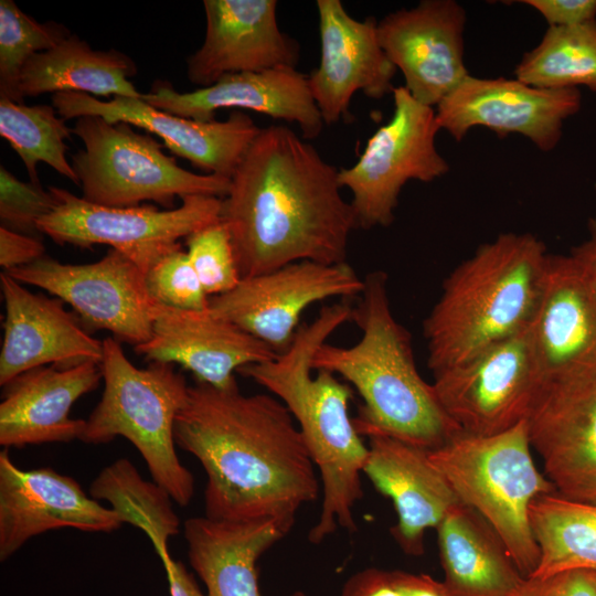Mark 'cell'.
<instances>
[{"instance_id": "15", "label": "cell", "mask_w": 596, "mask_h": 596, "mask_svg": "<svg viewBox=\"0 0 596 596\" xmlns=\"http://www.w3.org/2000/svg\"><path fill=\"white\" fill-rule=\"evenodd\" d=\"M525 422L555 493L596 503V369L543 383Z\"/></svg>"}, {"instance_id": "20", "label": "cell", "mask_w": 596, "mask_h": 596, "mask_svg": "<svg viewBox=\"0 0 596 596\" xmlns=\"http://www.w3.org/2000/svg\"><path fill=\"white\" fill-rule=\"evenodd\" d=\"M276 0H204L205 36L187 58V75L200 88L244 72L296 67L299 44L280 31Z\"/></svg>"}, {"instance_id": "25", "label": "cell", "mask_w": 596, "mask_h": 596, "mask_svg": "<svg viewBox=\"0 0 596 596\" xmlns=\"http://www.w3.org/2000/svg\"><path fill=\"white\" fill-rule=\"evenodd\" d=\"M368 438L363 473L393 502L397 514L393 539L405 554L421 556L425 532L436 529L460 501L427 449L384 435Z\"/></svg>"}, {"instance_id": "34", "label": "cell", "mask_w": 596, "mask_h": 596, "mask_svg": "<svg viewBox=\"0 0 596 596\" xmlns=\"http://www.w3.org/2000/svg\"><path fill=\"white\" fill-rule=\"evenodd\" d=\"M57 22H38L14 1H0V98L23 103L20 75L35 54L49 51L70 36Z\"/></svg>"}, {"instance_id": "40", "label": "cell", "mask_w": 596, "mask_h": 596, "mask_svg": "<svg viewBox=\"0 0 596 596\" xmlns=\"http://www.w3.org/2000/svg\"><path fill=\"white\" fill-rule=\"evenodd\" d=\"M536 10L549 28L572 26L596 20V0H523Z\"/></svg>"}, {"instance_id": "39", "label": "cell", "mask_w": 596, "mask_h": 596, "mask_svg": "<svg viewBox=\"0 0 596 596\" xmlns=\"http://www.w3.org/2000/svg\"><path fill=\"white\" fill-rule=\"evenodd\" d=\"M513 596H596V571L568 570L530 577Z\"/></svg>"}, {"instance_id": "13", "label": "cell", "mask_w": 596, "mask_h": 596, "mask_svg": "<svg viewBox=\"0 0 596 596\" xmlns=\"http://www.w3.org/2000/svg\"><path fill=\"white\" fill-rule=\"evenodd\" d=\"M363 286V279L347 262H297L241 278L231 291L209 297V311L279 354L291 344L307 308L329 298L359 297Z\"/></svg>"}, {"instance_id": "2", "label": "cell", "mask_w": 596, "mask_h": 596, "mask_svg": "<svg viewBox=\"0 0 596 596\" xmlns=\"http://www.w3.org/2000/svg\"><path fill=\"white\" fill-rule=\"evenodd\" d=\"M338 173L288 127L262 128L222 199L221 222L242 278L297 262H347L358 223Z\"/></svg>"}, {"instance_id": "19", "label": "cell", "mask_w": 596, "mask_h": 596, "mask_svg": "<svg viewBox=\"0 0 596 596\" xmlns=\"http://www.w3.org/2000/svg\"><path fill=\"white\" fill-rule=\"evenodd\" d=\"M320 62L308 84L324 125L351 118L355 92L381 99L392 93L396 67L384 53L377 22L352 18L340 0H318Z\"/></svg>"}, {"instance_id": "14", "label": "cell", "mask_w": 596, "mask_h": 596, "mask_svg": "<svg viewBox=\"0 0 596 596\" xmlns=\"http://www.w3.org/2000/svg\"><path fill=\"white\" fill-rule=\"evenodd\" d=\"M582 105L577 88L545 89L519 79L480 78L468 75L436 106L440 130L460 141L475 127L499 138L519 134L542 151L553 150L564 121Z\"/></svg>"}, {"instance_id": "11", "label": "cell", "mask_w": 596, "mask_h": 596, "mask_svg": "<svg viewBox=\"0 0 596 596\" xmlns=\"http://www.w3.org/2000/svg\"><path fill=\"white\" fill-rule=\"evenodd\" d=\"M439 404L461 432L489 436L526 421L543 385L530 324L433 374Z\"/></svg>"}, {"instance_id": "10", "label": "cell", "mask_w": 596, "mask_h": 596, "mask_svg": "<svg viewBox=\"0 0 596 596\" xmlns=\"http://www.w3.org/2000/svg\"><path fill=\"white\" fill-rule=\"evenodd\" d=\"M392 94V118L368 140L359 160L338 173L340 187L352 193L358 227L365 230L392 224L408 181L432 182L449 171L436 148L440 128L435 108L417 102L404 86Z\"/></svg>"}, {"instance_id": "22", "label": "cell", "mask_w": 596, "mask_h": 596, "mask_svg": "<svg viewBox=\"0 0 596 596\" xmlns=\"http://www.w3.org/2000/svg\"><path fill=\"white\" fill-rule=\"evenodd\" d=\"M530 333L543 383L596 369V299L572 254H550Z\"/></svg>"}, {"instance_id": "6", "label": "cell", "mask_w": 596, "mask_h": 596, "mask_svg": "<svg viewBox=\"0 0 596 596\" xmlns=\"http://www.w3.org/2000/svg\"><path fill=\"white\" fill-rule=\"evenodd\" d=\"M99 366L104 392L85 419L79 440L128 439L142 456L153 482L174 502L187 505L194 493V479L179 460L173 434L175 417L189 394L184 376L164 362L137 368L111 337L103 340Z\"/></svg>"}, {"instance_id": "33", "label": "cell", "mask_w": 596, "mask_h": 596, "mask_svg": "<svg viewBox=\"0 0 596 596\" xmlns=\"http://www.w3.org/2000/svg\"><path fill=\"white\" fill-rule=\"evenodd\" d=\"M65 121L53 106H28L0 98V135L23 161L31 182H40L36 164L44 162L79 185L66 159L65 139H70L73 132Z\"/></svg>"}, {"instance_id": "21", "label": "cell", "mask_w": 596, "mask_h": 596, "mask_svg": "<svg viewBox=\"0 0 596 596\" xmlns=\"http://www.w3.org/2000/svg\"><path fill=\"white\" fill-rule=\"evenodd\" d=\"M141 98L163 111L200 121L214 120L224 108L260 113L297 124L304 139L317 138L324 126L308 77L296 67L228 74L209 87L185 93L157 81Z\"/></svg>"}, {"instance_id": "17", "label": "cell", "mask_w": 596, "mask_h": 596, "mask_svg": "<svg viewBox=\"0 0 596 596\" xmlns=\"http://www.w3.org/2000/svg\"><path fill=\"white\" fill-rule=\"evenodd\" d=\"M466 19L454 0H423L377 22L380 44L417 102L436 107L469 75L464 62Z\"/></svg>"}, {"instance_id": "28", "label": "cell", "mask_w": 596, "mask_h": 596, "mask_svg": "<svg viewBox=\"0 0 596 596\" xmlns=\"http://www.w3.org/2000/svg\"><path fill=\"white\" fill-rule=\"evenodd\" d=\"M436 532L443 582L454 596H513L526 579L499 534L470 507H454Z\"/></svg>"}, {"instance_id": "4", "label": "cell", "mask_w": 596, "mask_h": 596, "mask_svg": "<svg viewBox=\"0 0 596 596\" xmlns=\"http://www.w3.org/2000/svg\"><path fill=\"white\" fill-rule=\"evenodd\" d=\"M351 321L362 331L351 347L323 343L312 370L341 376L362 398L354 427L361 436L384 435L433 450L461 429L419 374L409 332L393 316L387 275L369 273Z\"/></svg>"}, {"instance_id": "7", "label": "cell", "mask_w": 596, "mask_h": 596, "mask_svg": "<svg viewBox=\"0 0 596 596\" xmlns=\"http://www.w3.org/2000/svg\"><path fill=\"white\" fill-rule=\"evenodd\" d=\"M531 450L525 421L489 436L460 432L428 450L460 503L494 529L525 578L533 575L540 560L530 507L540 496L555 493Z\"/></svg>"}, {"instance_id": "36", "label": "cell", "mask_w": 596, "mask_h": 596, "mask_svg": "<svg viewBox=\"0 0 596 596\" xmlns=\"http://www.w3.org/2000/svg\"><path fill=\"white\" fill-rule=\"evenodd\" d=\"M146 285L159 304L184 310L209 309V296L182 247L163 256L146 273Z\"/></svg>"}, {"instance_id": "27", "label": "cell", "mask_w": 596, "mask_h": 596, "mask_svg": "<svg viewBox=\"0 0 596 596\" xmlns=\"http://www.w3.org/2000/svg\"><path fill=\"white\" fill-rule=\"evenodd\" d=\"M285 536L270 519L243 521L190 518L184 522L188 557L206 596H262L257 560ZM289 596H306L297 590Z\"/></svg>"}, {"instance_id": "37", "label": "cell", "mask_w": 596, "mask_h": 596, "mask_svg": "<svg viewBox=\"0 0 596 596\" xmlns=\"http://www.w3.org/2000/svg\"><path fill=\"white\" fill-rule=\"evenodd\" d=\"M54 206L52 193L41 182H23L0 166L1 226L39 237L38 221Z\"/></svg>"}, {"instance_id": "8", "label": "cell", "mask_w": 596, "mask_h": 596, "mask_svg": "<svg viewBox=\"0 0 596 596\" xmlns=\"http://www.w3.org/2000/svg\"><path fill=\"white\" fill-rule=\"evenodd\" d=\"M130 124L100 116L76 118L72 132L84 149L71 157L85 200L109 207L138 206L155 201L168 210L174 199L190 195L225 198L231 179L194 173L178 166L150 134Z\"/></svg>"}, {"instance_id": "30", "label": "cell", "mask_w": 596, "mask_h": 596, "mask_svg": "<svg viewBox=\"0 0 596 596\" xmlns=\"http://www.w3.org/2000/svg\"><path fill=\"white\" fill-rule=\"evenodd\" d=\"M530 522L540 550L531 577L568 570L596 571V503L543 494L530 507Z\"/></svg>"}, {"instance_id": "23", "label": "cell", "mask_w": 596, "mask_h": 596, "mask_svg": "<svg viewBox=\"0 0 596 596\" xmlns=\"http://www.w3.org/2000/svg\"><path fill=\"white\" fill-rule=\"evenodd\" d=\"M151 338L137 347L150 362L177 363L198 382L225 389L240 369L274 359L277 353L240 327L204 311L184 310L155 301Z\"/></svg>"}, {"instance_id": "3", "label": "cell", "mask_w": 596, "mask_h": 596, "mask_svg": "<svg viewBox=\"0 0 596 596\" xmlns=\"http://www.w3.org/2000/svg\"><path fill=\"white\" fill-rule=\"evenodd\" d=\"M352 306L342 300L320 309L310 323L300 324L283 353L246 365L237 373L252 379L290 412L322 482V504L308 540L321 543L338 528L356 531L353 509L363 497L361 473L369 448L349 414L353 390L326 370L311 375L317 350L342 324L351 321Z\"/></svg>"}, {"instance_id": "24", "label": "cell", "mask_w": 596, "mask_h": 596, "mask_svg": "<svg viewBox=\"0 0 596 596\" xmlns=\"http://www.w3.org/2000/svg\"><path fill=\"white\" fill-rule=\"evenodd\" d=\"M4 301L0 385L44 365L100 363L103 341L93 338L64 301L34 294L7 273L0 274Z\"/></svg>"}, {"instance_id": "29", "label": "cell", "mask_w": 596, "mask_h": 596, "mask_svg": "<svg viewBox=\"0 0 596 596\" xmlns=\"http://www.w3.org/2000/svg\"><path fill=\"white\" fill-rule=\"evenodd\" d=\"M137 66L127 54L94 50L76 34L55 47L33 55L20 75V93L39 96L75 92L96 96L141 97L130 77Z\"/></svg>"}, {"instance_id": "9", "label": "cell", "mask_w": 596, "mask_h": 596, "mask_svg": "<svg viewBox=\"0 0 596 596\" xmlns=\"http://www.w3.org/2000/svg\"><path fill=\"white\" fill-rule=\"evenodd\" d=\"M52 211L38 230L60 245L88 248L109 245L145 274L163 256L181 247L179 241L221 220L222 199L190 195L179 207L160 211L152 205L109 207L72 192L50 187Z\"/></svg>"}, {"instance_id": "43", "label": "cell", "mask_w": 596, "mask_h": 596, "mask_svg": "<svg viewBox=\"0 0 596 596\" xmlns=\"http://www.w3.org/2000/svg\"><path fill=\"white\" fill-rule=\"evenodd\" d=\"M589 235L571 252L582 265L596 299V217L588 224Z\"/></svg>"}, {"instance_id": "1", "label": "cell", "mask_w": 596, "mask_h": 596, "mask_svg": "<svg viewBox=\"0 0 596 596\" xmlns=\"http://www.w3.org/2000/svg\"><path fill=\"white\" fill-rule=\"evenodd\" d=\"M174 441L206 473L205 517L274 520L285 535L299 509L317 500L319 481L302 435L273 394L245 395L237 383L189 386Z\"/></svg>"}, {"instance_id": "41", "label": "cell", "mask_w": 596, "mask_h": 596, "mask_svg": "<svg viewBox=\"0 0 596 596\" xmlns=\"http://www.w3.org/2000/svg\"><path fill=\"white\" fill-rule=\"evenodd\" d=\"M39 237L0 226V265L3 272L23 267L44 256Z\"/></svg>"}, {"instance_id": "42", "label": "cell", "mask_w": 596, "mask_h": 596, "mask_svg": "<svg viewBox=\"0 0 596 596\" xmlns=\"http://www.w3.org/2000/svg\"><path fill=\"white\" fill-rule=\"evenodd\" d=\"M166 570L171 596H206L200 592L193 576L184 565L171 556L162 561Z\"/></svg>"}, {"instance_id": "26", "label": "cell", "mask_w": 596, "mask_h": 596, "mask_svg": "<svg viewBox=\"0 0 596 596\" xmlns=\"http://www.w3.org/2000/svg\"><path fill=\"white\" fill-rule=\"evenodd\" d=\"M99 363L44 365L8 384L0 404V445L22 448L79 439L85 419L70 417L72 405L100 382Z\"/></svg>"}, {"instance_id": "16", "label": "cell", "mask_w": 596, "mask_h": 596, "mask_svg": "<svg viewBox=\"0 0 596 596\" xmlns=\"http://www.w3.org/2000/svg\"><path fill=\"white\" fill-rule=\"evenodd\" d=\"M52 104L64 120L95 115L124 121L160 137L173 155L209 174L232 178L262 128L241 110L225 120L200 121L180 117L146 103L141 97L115 96L104 102L75 92L55 93Z\"/></svg>"}, {"instance_id": "35", "label": "cell", "mask_w": 596, "mask_h": 596, "mask_svg": "<svg viewBox=\"0 0 596 596\" xmlns=\"http://www.w3.org/2000/svg\"><path fill=\"white\" fill-rule=\"evenodd\" d=\"M189 259L209 297L234 289L241 280L232 241L221 220L187 237Z\"/></svg>"}, {"instance_id": "38", "label": "cell", "mask_w": 596, "mask_h": 596, "mask_svg": "<svg viewBox=\"0 0 596 596\" xmlns=\"http://www.w3.org/2000/svg\"><path fill=\"white\" fill-rule=\"evenodd\" d=\"M340 596H454L441 581L427 574L368 567L352 574Z\"/></svg>"}, {"instance_id": "31", "label": "cell", "mask_w": 596, "mask_h": 596, "mask_svg": "<svg viewBox=\"0 0 596 596\" xmlns=\"http://www.w3.org/2000/svg\"><path fill=\"white\" fill-rule=\"evenodd\" d=\"M514 75L539 88L585 86L596 93V20L549 28L540 43L523 55Z\"/></svg>"}, {"instance_id": "32", "label": "cell", "mask_w": 596, "mask_h": 596, "mask_svg": "<svg viewBox=\"0 0 596 596\" xmlns=\"http://www.w3.org/2000/svg\"><path fill=\"white\" fill-rule=\"evenodd\" d=\"M91 496L108 501L125 523L142 530L161 561L170 556L167 541L179 532L172 498L156 482L145 481L130 461L118 459L106 467L93 481Z\"/></svg>"}, {"instance_id": "12", "label": "cell", "mask_w": 596, "mask_h": 596, "mask_svg": "<svg viewBox=\"0 0 596 596\" xmlns=\"http://www.w3.org/2000/svg\"><path fill=\"white\" fill-rule=\"evenodd\" d=\"M4 273L72 306L83 327L108 330L134 347L151 338L156 300L148 292L146 274L114 248L91 264H63L44 255Z\"/></svg>"}, {"instance_id": "18", "label": "cell", "mask_w": 596, "mask_h": 596, "mask_svg": "<svg viewBox=\"0 0 596 596\" xmlns=\"http://www.w3.org/2000/svg\"><path fill=\"white\" fill-rule=\"evenodd\" d=\"M123 517L83 491L79 483L51 468L22 470L0 453V560L46 531L72 528L111 532Z\"/></svg>"}, {"instance_id": "5", "label": "cell", "mask_w": 596, "mask_h": 596, "mask_svg": "<svg viewBox=\"0 0 596 596\" xmlns=\"http://www.w3.org/2000/svg\"><path fill=\"white\" fill-rule=\"evenodd\" d=\"M549 255L544 243L530 233H503L449 274L423 322L433 374L531 323Z\"/></svg>"}]
</instances>
